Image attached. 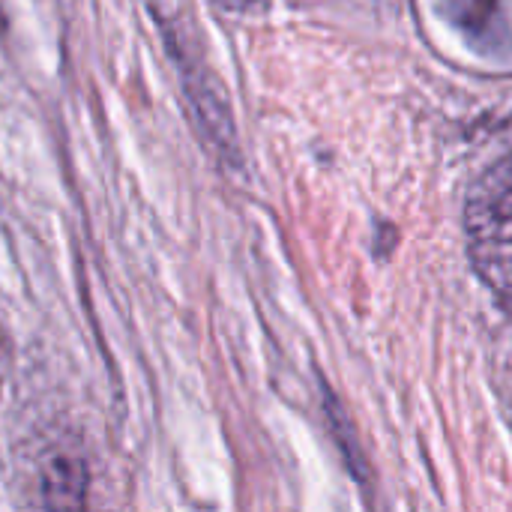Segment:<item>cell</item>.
I'll return each mask as SVG.
<instances>
[{"label": "cell", "mask_w": 512, "mask_h": 512, "mask_svg": "<svg viewBox=\"0 0 512 512\" xmlns=\"http://www.w3.org/2000/svg\"><path fill=\"white\" fill-rule=\"evenodd\" d=\"M84 468L75 459H51L42 480V495L48 507H78L84 501Z\"/></svg>", "instance_id": "3957f363"}, {"label": "cell", "mask_w": 512, "mask_h": 512, "mask_svg": "<svg viewBox=\"0 0 512 512\" xmlns=\"http://www.w3.org/2000/svg\"><path fill=\"white\" fill-rule=\"evenodd\" d=\"M465 234L474 267L512 303V156L492 165L468 192Z\"/></svg>", "instance_id": "6da1fadb"}, {"label": "cell", "mask_w": 512, "mask_h": 512, "mask_svg": "<svg viewBox=\"0 0 512 512\" xmlns=\"http://www.w3.org/2000/svg\"><path fill=\"white\" fill-rule=\"evenodd\" d=\"M465 36L495 57H512V0H447Z\"/></svg>", "instance_id": "7a4b0ae2"}, {"label": "cell", "mask_w": 512, "mask_h": 512, "mask_svg": "<svg viewBox=\"0 0 512 512\" xmlns=\"http://www.w3.org/2000/svg\"><path fill=\"white\" fill-rule=\"evenodd\" d=\"M222 3H234V6H246V3H252V0H222Z\"/></svg>", "instance_id": "277c9868"}]
</instances>
